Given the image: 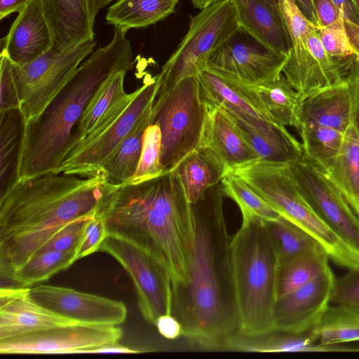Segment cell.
<instances>
[{
	"label": "cell",
	"instance_id": "cell-8",
	"mask_svg": "<svg viewBox=\"0 0 359 359\" xmlns=\"http://www.w3.org/2000/svg\"><path fill=\"white\" fill-rule=\"evenodd\" d=\"M207 112L198 76L186 78L168 93L156 96L151 124L161 129L164 174L174 170L200 146Z\"/></svg>",
	"mask_w": 359,
	"mask_h": 359
},
{
	"label": "cell",
	"instance_id": "cell-19",
	"mask_svg": "<svg viewBox=\"0 0 359 359\" xmlns=\"http://www.w3.org/2000/svg\"><path fill=\"white\" fill-rule=\"evenodd\" d=\"M222 108L259 159L292 165L303 158L302 144L287 131L285 126Z\"/></svg>",
	"mask_w": 359,
	"mask_h": 359
},
{
	"label": "cell",
	"instance_id": "cell-2",
	"mask_svg": "<svg viewBox=\"0 0 359 359\" xmlns=\"http://www.w3.org/2000/svg\"><path fill=\"white\" fill-rule=\"evenodd\" d=\"M221 186L210 188L194 204L196 233L189 279L173 289L172 315L193 346L223 349L238 331L229 236Z\"/></svg>",
	"mask_w": 359,
	"mask_h": 359
},
{
	"label": "cell",
	"instance_id": "cell-21",
	"mask_svg": "<svg viewBox=\"0 0 359 359\" xmlns=\"http://www.w3.org/2000/svg\"><path fill=\"white\" fill-rule=\"evenodd\" d=\"M53 37L51 49L68 51L93 41V25L88 0H40Z\"/></svg>",
	"mask_w": 359,
	"mask_h": 359
},
{
	"label": "cell",
	"instance_id": "cell-44",
	"mask_svg": "<svg viewBox=\"0 0 359 359\" xmlns=\"http://www.w3.org/2000/svg\"><path fill=\"white\" fill-rule=\"evenodd\" d=\"M331 303L359 310V269H350L347 273L335 279Z\"/></svg>",
	"mask_w": 359,
	"mask_h": 359
},
{
	"label": "cell",
	"instance_id": "cell-7",
	"mask_svg": "<svg viewBox=\"0 0 359 359\" xmlns=\"http://www.w3.org/2000/svg\"><path fill=\"white\" fill-rule=\"evenodd\" d=\"M239 31L231 0H220L191 16L187 34L156 75V96L168 93L186 78L198 76L207 69L211 54Z\"/></svg>",
	"mask_w": 359,
	"mask_h": 359
},
{
	"label": "cell",
	"instance_id": "cell-18",
	"mask_svg": "<svg viewBox=\"0 0 359 359\" xmlns=\"http://www.w3.org/2000/svg\"><path fill=\"white\" fill-rule=\"evenodd\" d=\"M30 287L0 290V340L53 327L77 325L79 321L60 316L32 299Z\"/></svg>",
	"mask_w": 359,
	"mask_h": 359
},
{
	"label": "cell",
	"instance_id": "cell-39",
	"mask_svg": "<svg viewBox=\"0 0 359 359\" xmlns=\"http://www.w3.org/2000/svg\"><path fill=\"white\" fill-rule=\"evenodd\" d=\"M224 196L231 198L239 207L242 220L257 218L265 222L275 221L282 216L259 196L238 175L228 172L221 180Z\"/></svg>",
	"mask_w": 359,
	"mask_h": 359
},
{
	"label": "cell",
	"instance_id": "cell-55",
	"mask_svg": "<svg viewBox=\"0 0 359 359\" xmlns=\"http://www.w3.org/2000/svg\"><path fill=\"white\" fill-rule=\"evenodd\" d=\"M266 1L268 3H269L271 5H272L273 7L279 9L278 0H266Z\"/></svg>",
	"mask_w": 359,
	"mask_h": 359
},
{
	"label": "cell",
	"instance_id": "cell-27",
	"mask_svg": "<svg viewBox=\"0 0 359 359\" xmlns=\"http://www.w3.org/2000/svg\"><path fill=\"white\" fill-rule=\"evenodd\" d=\"M323 172L359 216V136L354 120L338 155Z\"/></svg>",
	"mask_w": 359,
	"mask_h": 359
},
{
	"label": "cell",
	"instance_id": "cell-20",
	"mask_svg": "<svg viewBox=\"0 0 359 359\" xmlns=\"http://www.w3.org/2000/svg\"><path fill=\"white\" fill-rule=\"evenodd\" d=\"M2 41V51L18 66L32 62L52 48L53 34L40 0H31L18 13Z\"/></svg>",
	"mask_w": 359,
	"mask_h": 359
},
{
	"label": "cell",
	"instance_id": "cell-14",
	"mask_svg": "<svg viewBox=\"0 0 359 359\" xmlns=\"http://www.w3.org/2000/svg\"><path fill=\"white\" fill-rule=\"evenodd\" d=\"M123 337L118 325L80 323L43 330L0 340L1 354H65L107 344Z\"/></svg>",
	"mask_w": 359,
	"mask_h": 359
},
{
	"label": "cell",
	"instance_id": "cell-9",
	"mask_svg": "<svg viewBox=\"0 0 359 359\" xmlns=\"http://www.w3.org/2000/svg\"><path fill=\"white\" fill-rule=\"evenodd\" d=\"M95 45L96 41H89L68 51L50 48L23 66L12 63L23 123L34 121L41 114L83 60L93 52Z\"/></svg>",
	"mask_w": 359,
	"mask_h": 359
},
{
	"label": "cell",
	"instance_id": "cell-4",
	"mask_svg": "<svg viewBox=\"0 0 359 359\" xmlns=\"http://www.w3.org/2000/svg\"><path fill=\"white\" fill-rule=\"evenodd\" d=\"M127 32L114 27L111 41L81 62L41 114L33 121H22L16 182L57 171L71 151L72 131L95 92L113 74L133 68Z\"/></svg>",
	"mask_w": 359,
	"mask_h": 359
},
{
	"label": "cell",
	"instance_id": "cell-17",
	"mask_svg": "<svg viewBox=\"0 0 359 359\" xmlns=\"http://www.w3.org/2000/svg\"><path fill=\"white\" fill-rule=\"evenodd\" d=\"M334 281L329 267L309 283L278 297L273 313L275 330L302 334L312 330L331 303Z\"/></svg>",
	"mask_w": 359,
	"mask_h": 359
},
{
	"label": "cell",
	"instance_id": "cell-23",
	"mask_svg": "<svg viewBox=\"0 0 359 359\" xmlns=\"http://www.w3.org/2000/svg\"><path fill=\"white\" fill-rule=\"evenodd\" d=\"M207 106L208 112L200 146L211 150L224 165L227 172L259 159L227 112L220 106Z\"/></svg>",
	"mask_w": 359,
	"mask_h": 359
},
{
	"label": "cell",
	"instance_id": "cell-32",
	"mask_svg": "<svg viewBox=\"0 0 359 359\" xmlns=\"http://www.w3.org/2000/svg\"><path fill=\"white\" fill-rule=\"evenodd\" d=\"M127 72L120 71L113 74L95 92L72 131L71 151L91 133L98 121L127 94L124 90Z\"/></svg>",
	"mask_w": 359,
	"mask_h": 359
},
{
	"label": "cell",
	"instance_id": "cell-53",
	"mask_svg": "<svg viewBox=\"0 0 359 359\" xmlns=\"http://www.w3.org/2000/svg\"><path fill=\"white\" fill-rule=\"evenodd\" d=\"M114 0H88V8L92 19L95 21L98 12Z\"/></svg>",
	"mask_w": 359,
	"mask_h": 359
},
{
	"label": "cell",
	"instance_id": "cell-26",
	"mask_svg": "<svg viewBox=\"0 0 359 359\" xmlns=\"http://www.w3.org/2000/svg\"><path fill=\"white\" fill-rule=\"evenodd\" d=\"M191 204L196 203L211 187L217 185L227 170L209 149L199 146L175 169Z\"/></svg>",
	"mask_w": 359,
	"mask_h": 359
},
{
	"label": "cell",
	"instance_id": "cell-10",
	"mask_svg": "<svg viewBox=\"0 0 359 359\" xmlns=\"http://www.w3.org/2000/svg\"><path fill=\"white\" fill-rule=\"evenodd\" d=\"M157 90V79L145 76L140 91L125 111L101 132L87 136L67 156L57 173L92 177L124 138L153 108Z\"/></svg>",
	"mask_w": 359,
	"mask_h": 359
},
{
	"label": "cell",
	"instance_id": "cell-37",
	"mask_svg": "<svg viewBox=\"0 0 359 359\" xmlns=\"http://www.w3.org/2000/svg\"><path fill=\"white\" fill-rule=\"evenodd\" d=\"M266 223L274 242L279 264L323 249L311 236L283 217Z\"/></svg>",
	"mask_w": 359,
	"mask_h": 359
},
{
	"label": "cell",
	"instance_id": "cell-40",
	"mask_svg": "<svg viewBox=\"0 0 359 359\" xmlns=\"http://www.w3.org/2000/svg\"><path fill=\"white\" fill-rule=\"evenodd\" d=\"M161 129L156 124H150L144 133L137 170L128 183H141L164 175L161 163Z\"/></svg>",
	"mask_w": 359,
	"mask_h": 359
},
{
	"label": "cell",
	"instance_id": "cell-47",
	"mask_svg": "<svg viewBox=\"0 0 359 359\" xmlns=\"http://www.w3.org/2000/svg\"><path fill=\"white\" fill-rule=\"evenodd\" d=\"M158 332L168 339H176L182 337L183 328L179 320L172 314L160 316L156 320Z\"/></svg>",
	"mask_w": 359,
	"mask_h": 359
},
{
	"label": "cell",
	"instance_id": "cell-48",
	"mask_svg": "<svg viewBox=\"0 0 359 359\" xmlns=\"http://www.w3.org/2000/svg\"><path fill=\"white\" fill-rule=\"evenodd\" d=\"M348 81L353 92L354 122L359 136V57H358L351 67Z\"/></svg>",
	"mask_w": 359,
	"mask_h": 359
},
{
	"label": "cell",
	"instance_id": "cell-41",
	"mask_svg": "<svg viewBox=\"0 0 359 359\" xmlns=\"http://www.w3.org/2000/svg\"><path fill=\"white\" fill-rule=\"evenodd\" d=\"M94 215L79 217L67 223L39 252L76 250L88 221Z\"/></svg>",
	"mask_w": 359,
	"mask_h": 359
},
{
	"label": "cell",
	"instance_id": "cell-15",
	"mask_svg": "<svg viewBox=\"0 0 359 359\" xmlns=\"http://www.w3.org/2000/svg\"><path fill=\"white\" fill-rule=\"evenodd\" d=\"M287 55L276 53L238 32L210 55L208 68L247 84H260L281 76Z\"/></svg>",
	"mask_w": 359,
	"mask_h": 359
},
{
	"label": "cell",
	"instance_id": "cell-24",
	"mask_svg": "<svg viewBox=\"0 0 359 359\" xmlns=\"http://www.w3.org/2000/svg\"><path fill=\"white\" fill-rule=\"evenodd\" d=\"M198 80L207 105H217L278 123L269 114L255 91L247 83L210 69H207L201 74Z\"/></svg>",
	"mask_w": 359,
	"mask_h": 359
},
{
	"label": "cell",
	"instance_id": "cell-22",
	"mask_svg": "<svg viewBox=\"0 0 359 359\" xmlns=\"http://www.w3.org/2000/svg\"><path fill=\"white\" fill-rule=\"evenodd\" d=\"M240 30L264 48L287 55L290 38L279 9L266 0H231Z\"/></svg>",
	"mask_w": 359,
	"mask_h": 359
},
{
	"label": "cell",
	"instance_id": "cell-46",
	"mask_svg": "<svg viewBox=\"0 0 359 359\" xmlns=\"http://www.w3.org/2000/svg\"><path fill=\"white\" fill-rule=\"evenodd\" d=\"M318 20V26H327L343 20L332 0H312Z\"/></svg>",
	"mask_w": 359,
	"mask_h": 359
},
{
	"label": "cell",
	"instance_id": "cell-38",
	"mask_svg": "<svg viewBox=\"0 0 359 359\" xmlns=\"http://www.w3.org/2000/svg\"><path fill=\"white\" fill-rule=\"evenodd\" d=\"M75 262L76 250L39 252L15 270L9 280L29 287L48 280L55 274L68 269Z\"/></svg>",
	"mask_w": 359,
	"mask_h": 359
},
{
	"label": "cell",
	"instance_id": "cell-29",
	"mask_svg": "<svg viewBox=\"0 0 359 359\" xmlns=\"http://www.w3.org/2000/svg\"><path fill=\"white\" fill-rule=\"evenodd\" d=\"M180 0H117L107 10L108 25L126 31L145 28L176 11Z\"/></svg>",
	"mask_w": 359,
	"mask_h": 359
},
{
	"label": "cell",
	"instance_id": "cell-25",
	"mask_svg": "<svg viewBox=\"0 0 359 359\" xmlns=\"http://www.w3.org/2000/svg\"><path fill=\"white\" fill-rule=\"evenodd\" d=\"M353 120V97L348 78L303 100L299 123L310 122L346 133Z\"/></svg>",
	"mask_w": 359,
	"mask_h": 359
},
{
	"label": "cell",
	"instance_id": "cell-12",
	"mask_svg": "<svg viewBox=\"0 0 359 359\" xmlns=\"http://www.w3.org/2000/svg\"><path fill=\"white\" fill-rule=\"evenodd\" d=\"M355 57L330 55L322 44L318 27L306 42L291 46L283 73L288 83L304 99L346 81Z\"/></svg>",
	"mask_w": 359,
	"mask_h": 359
},
{
	"label": "cell",
	"instance_id": "cell-1",
	"mask_svg": "<svg viewBox=\"0 0 359 359\" xmlns=\"http://www.w3.org/2000/svg\"><path fill=\"white\" fill-rule=\"evenodd\" d=\"M95 213L107 235L155 259L169 275L172 290L187 284L196 218L175 170L141 183H107Z\"/></svg>",
	"mask_w": 359,
	"mask_h": 359
},
{
	"label": "cell",
	"instance_id": "cell-28",
	"mask_svg": "<svg viewBox=\"0 0 359 359\" xmlns=\"http://www.w3.org/2000/svg\"><path fill=\"white\" fill-rule=\"evenodd\" d=\"M223 349L260 353L325 352L326 346L315 341L310 331L292 334L273 330L257 335L237 332L226 339Z\"/></svg>",
	"mask_w": 359,
	"mask_h": 359
},
{
	"label": "cell",
	"instance_id": "cell-6",
	"mask_svg": "<svg viewBox=\"0 0 359 359\" xmlns=\"http://www.w3.org/2000/svg\"><path fill=\"white\" fill-rule=\"evenodd\" d=\"M290 165L258 159L231 171L282 217L311 236L334 263L348 270L359 269V253L316 213L299 189Z\"/></svg>",
	"mask_w": 359,
	"mask_h": 359
},
{
	"label": "cell",
	"instance_id": "cell-42",
	"mask_svg": "<svg viewBox=\"0 0 359 359\" xmlns=\"http://www.w3.org/2000/svg\"><path fill=\"white\" fill-rule=\"evenodd\" d=\"M318 34L323 47L330 55L337 57L358 55L348 38L344 20L327 26H318Z\"/></svg>",
	"mask_w": 359,
	"mask_h": 359
},
{
	"label": "cell",
	"instance_id": "cell-11",
	"mask_svg": "<svg viewBox=\"0 0 359 359\" xmlns=\"http://www.w3.org/2000/svg\"><path fill=\"white\" fill-rule=\"evenodd\" d=\"M99 251L112 256L130 276L138 308L146 320L154 324L160 316L172 313V282L155 259L131 243L109 235Z\"/></svg>",
	"mask_w": 359,
	"mask_h": 359
},
{
	"label": "cell",
	"instance_id": "cell-56",
	"mask_svg": "<svg viewBox=\"0 0 359 359\" xmlns=\"http://www.w3.org/2000/svg\"><path fill=\"white\" fill-rule=\"evenodd\" d=\"M355 4H357L358 8H359V0H354Z\"/></svg>",
	"mask_w": 359,
	"mask_h": 359
},
{
	"label": "cell",
	"instance_id": "cell-50",
	"mask_svg": "<svg viewBox=\"0 0 359 359\" xmlns=\"http://www.w3.org/2000/svg\"><path fill=\"white\" fill-rule=\"evenodd\" d=\"M142 352L145 351L133 349L122 346L117 342L107 344L93 348L83 350L81 351L80 353H140Z\"/></svg>",
	"mask_w": 359,
	"mask_h": 359
},
{
	"label": "cell",
	"instance_id": "cell-34",
	"mask_svg": "<svg viewBox=\"0 0 359 359\" xmlns=\"http://www.w3.org/2000/svg\"><path fill=\"white\" fill-rule=\"evenodd\" d=\"M302 140L304 157L325 170L338 155L345 133L310 122L297 129Z\"/></svg>",
	"mask_w": 359,
	"mask_h": 359
},
{
	"label": "cell",
	"instance_id": "cell-45",
	"mask_svg": "<svg viewBox=\"0 0 359 359\" xmlns=\"http://www.w3.org/2000/svg\"><path fill=\"white\" fill-rule=\"evenodd\" d=\"M107 236L104 223L95 213L88 221L76 249V261L99 251L100 245Z\"/></svg>",
	"mask_w": 359,
	"mask_h": 359
},
{
	"label": "cell",
	"instance_id": "cell-31",
	"mask_svg": "<svg viewBox=\"0 0 359 359\" xmlns=\"http://www.w3.org/2000/svg\"><path fill=\"white\" fill-rule=\"evenodd\" d=\"M248 85L255 91L269 114L278 123L298 128L304 99L284 76L266 83Z\"/></svg>",
	"mask_w": 359,
	"mask_h": 359
},
{
	"label": "cell",
	"instance_id": "cell-5",
	"mask_svg": "<svg viewBox=\"0 0 359 359\" xmlns=\"http://www.w3.org/2000/svg\"><path fill=\"white\" fill-rule=\"evenodd\" d=\"M238 333L257 335L275 330L278 259L265 221L242 220L230 243Z\"/></svg>",
	"mask_w": 359,
	"mask_h": 359
},
{
	"label": "cell",
	"instance_id": "cell-36",
	"mask_svg": "<svg viewBox=\"0 0 359 359\" xmlns=\"http://www.w3.org/2000/svg\"><path fill=\"white\" fill-rule=\"evenodd\" d=\"M329 257L319 249L279 264L277 276L278 298L313 280L329 267Z\"/></svg>",
	"mask_w": 359,
	"mask_h": 359
},
{
	"label": "cell",
	"instance_id": "cell-3",
	"mask_svg": "<svg viewBox=\"0 0 359 359\" xmlns=\"http://www.w3.org/2000/svg\"><path fill=\"white\" fill-rule=\"evenodd\" d=\"M107 183L50 172L18 180L0 197V273L9 279L65 225L95 214Z\"/></svg>",
	"mask_w": 359,
	"mask_h": 359
},
{
	"label": "cell",
	"instance_id": "cell-43",
	"mask_svg": "<svg viewBox=\"0 0 359 359\" xmlns=\"http://www.w3.org/2000/svg\"><path fill=\"white\" fill-rule=\"evenodd\" d=\"M21 109L18 88L13 71V64L1 51L0 60V111Z\"/></svg>",
	"mask_w": 359,
	"mask_h": 359
},
{
	"label": "cell",
	"instance_id": "cell-51",
	"mask_svg": "<svg viewBox=\"0 0 359 359\" xmlns=\"http://www.w3.org/2000/svg\"><path fill=\"white\" fill-rule=\"evenodd\" d=\"M31 0H0V19L20 13Z\"/></svg>",
	"mask_w": 359,
	"mask_h": 359
},
{
	"label": "cell",
	"instance_id": "cell-13",
	"mask_svg": "<svg viewBox=\"0 0 359 359\" xmlns=\"http://www.w3.org/2000/svg\"><path fill=\"white\" fill-rule=\"evenodd\" d=\"M299 189L321 219L359 253V216L321 169L303 158L290 165Z\"/></svg>",
	"mask_w": 359,
	"mask_h": 359
},
{
	"label": "cell",
	"instance_id": "cell-49",
	"mask_svg": "<svg viewBox=\"0 0 359 359\" xmlns=\"http://www.w3.org/2000/svg\"><path fill=\"white\" fill-rule=\"evenodd\" d=\"M343 20L359 25V8L354 0H332Z\"/></svg>",
	"mask_w": 359,
	"mask_h": 359
},
{
	"label": "cell",
	"instance_id": "cell-30",
	"mask_svg": "<svg viewBox=\"0 0 359 359\" xmlns=\"http://www.w3.org/2000/svg\"><path fill=\"white\" fill-rule=\"evenodd\" d=\"M150 110L128 133L103 164L100 172L112 185L128 184L134 176L140 160L144 133L151 124Z\"/></svg>",
	"mask_w": 359,
	"mask_h": 359
},
{
	"label": "cell",
	"instance_id": "cell-54",
	"mask_svg": "<svg viewBox=\"0 0 359 359\" xmlns=\"http://www.w3.org/2000/svg\"><path fill=\"white\" fill-rule=\"evenodd\" d=\"M195 8L203 10L220 0H190Z\"/></svg>",
	"mask_w": 359,
	"mask_h": 359
},
{
	"label": "cell",
	"instance_id": "cell-52",
	"mask_svg": "<svg viewBox=\"0 0 359 359\" xmlns=\"http://www.w3.org/2000/svg\"><path fill=\"white\" fill-rule=\"evenodd\" d=\"M297 6L304 15L311 21L318 25V20L312 3V0H295Z\"/></svg>",
	"mask_w": 359,
	"mask_h": 359
},
{
	"label": "cell",
	"instance_id": "cell-33",
	"mask_svg": "<svg viewBox=\"0 0 359 359\" xmlns=\"http://www.w3.org/2000/svg\"><path fill=\"white\" fill-rule=\"evenodd\" d=\"M310 332L313 339L323 344L358 341L359 310L342 305L329 306Z\"/></svg>",
	"mask_w": 359,
	"mask_h": 359
},
{
	"label": "cell",
	"instance_id": "cell-16",
	"mask_svg": "<svg viewBox=\"0 0 359 359\" xmlns=\"http://www.w3.org/2000/svg\"><path fill=\"white\" fill-rule=\"evenodd\" d=\"M29 293L42 306L83 323L119 325L127 317L122 302L69 287L39 285L31 287Z\"/></svg>",
	"mask_w": 359,
	"mask_h": 359
},
{
	"label": "cell",
	"instance_id": "cell-35",
	"mask_svg": "<svg viewBox=\"0 0 359 359\" xmlns=\"http://www.w3.org/2000/svg\"><path fill=\"white\" fill-rule=\"evenodd\" d=\"M1 194L16 182V169L22 130L20 110L0 111Z\"/></svg>",
	"mask_w": 359,
	"mask_h": 359
}]
</instances>
